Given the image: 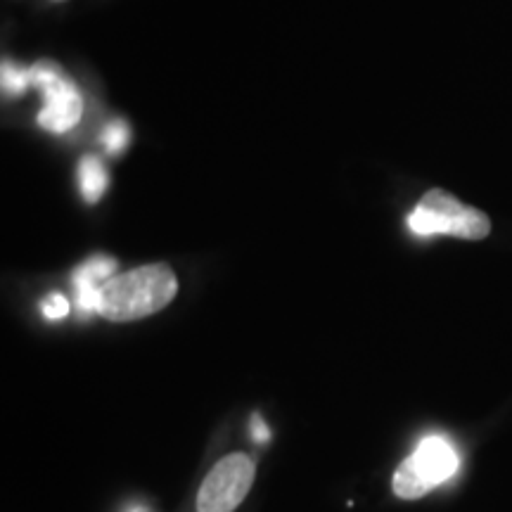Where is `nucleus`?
<instances>
[{
    "instance_id": "0eeeda50",
    "label": "nucleus",
    "mask_w": 512,
    "mask_h": 512,
    "mask_svg": "<svg viewBox=\"0 0 512 512\" xmlns=\"http://www.w3.org/2000/svg\"><path fill=\"white\" fill-rule=\"evenodd\" d=\"M79 178H81V195H83V200L91 202V204H95L102 195H105L107 183H110L105 166H102V162H100L98 157H86V159H83L81 169H79Z\"/></svg>"
},
{
    "instance_id": "39448f33",
    "label": "nucleus",
    "mask_w": 512,
    "mask_h": 512,
    "mask_svg": "<svg viewBox=\"0 0 512 512\" xmlns=\"http://www.w3.org/2000/svg\"><path fill=\"white\" fill-rule=\"evenodd\" d=\"M31 86L46 98V107L38 114V126L53 133H64L79 124L83 102L74 83L53 62H36L31 67Z\"/></svg>"
},
{
    "instance_id": "9d476101",
    "label": "nucleus",
    "mask_w": 512,
    "mask_h": 512,
    "mask_svg": "<svg viewBox=\"0 0 512 512\" xmlns=\"http://www.w3.org/2000/svg\"><path fill=\"white\" fill-rule=\"evenodd\" d=\"M43 313L50 320H60L69 313V302L62 297V294H50V297L43 302Z\"/></svg>"
},
{
    "instance_id": "423d86ee",
    "label": "nucleus",
    "mask_w": 512,
    "mask_h": 512,
    "mask_svg": "<svg viewBox=\"0 0 512 512\" xmlns=\"http://www.w3.org/2000/svg\"><path fill=\"white\" fill-rule=\"evenodd\" d=\"M114 271H117V261L107 259V256H95V259L76 268L72 280L76 287V304H79L81 313H86V316L98 313L100 285L110 280Z\"/></svg>"
},
{
    "instance_id": "6e6552de",
    "label": "nucleus",
    "mask_w": 512,
    "mask_h": 512,
    "mask_svg": "<svg viewBox=\"0 0 512 512\" xmlns=\"http://www.w3.org/2000/svg\"><path fill=\"white\" fill-rule=\"evenodd\" d=\"M0 79H3V91L5 93L19 95V93H24L29 88L31 69H22V67H17V64H12V62H3V74H0Z\"/></svg>"
},
{
    "instance_id": "1a4fd4ad",
    "label": "nucleus",
    "mask_w": 512,
    "mask_h": 512,
    "mask_svg": "<svg viewBox=\"0 0 512 512\" xmlns=\"http://www.w3.org/2000/svg\"><path fill=\"white\" fill-rule=\"evenodd\" d=\"M102 143H105V147L112 155L124 150L128 143V126L124 121H112V124L105 128V133H102Z\"/></svg>"
},
{
    "instance_id": "f257e3e1",
    "label": "nucleus",
    "mask_w": 512,
    "mask_h": 512,
    "mask_svg": "<svg viewBox=\"0 0 512 512\" xmlns=\"http://www.w3.org/2000/svg\"><path fill=\"white\" fill-rule=\"evenodd\" d=\"M178 280L166 264H147L105 280L98 292V313L112 323L152 316L174 302Z\"/></svg>"
},
{
    "instance_id": "7ed1b4c3",
    "label": "nucleus",
    "mask_w": 512,
    "mask_h": 512,
    "mask_svg": "<svg viewBox=\"0 0 512 512\" xmlns=\"http://www.w3.org/2000/svg\"><path fill=\"white\" fill-rule=\"evenodd\" d=\"M460 456L446 437L430 434L394 472V494L403 501H418L451 477H456Z\"/></svg>"
},
{
    "instance_id": "f8f14e48",
    "label": "nucleus",
    "mask_w": 512,
    "mask_h": 512,
    "mask_svg": "<svg viewBox=\"0 0 512 512\" xmlns=\"http://www.w3.org/2000/svg\"><path fill=\"white\" fill-rule=\"evenodd\" d=\"M131 512H147V510H140V508H138V510H131Z\"/></svg>"
},
{
    "instance_id": "20e7f679",
    "label": "nucleus",
    "mask_w": 512,
    "mask_h": 512,
    "mask_svg": "<svg viewBox=\"0 0 512 512\" xmlns=\"http://www.w3.org/2000/svg\"><path fill=\"white\" fill-rule=\"evenodd\" d=\"M256 463L247 453H230L211 467L197 494V512H235L252 491Z\"/></svg>"
},
{
    "instance_id": "9b49d317",
    "label": "nucleus",
    "mask_w": 512,
    "mask_h": 512,
    "mask_svg": "<svg viewBox=\"0 0 512 512\" xmlns=\"http://www.w3.org/2000/svg\"><path fill=\"white\" fill-rule=\"evenodd\" d=\"M252 439L259 441V444H264V441H268V437H271V432H268V427L264 425V420L259 418V415H254L252 418Z\"/></svg>"
},
{
    "instance_id": "f03ea898",
    "label": "nucleus",
    "mask_w": 512,
    "mask_h": 512,
    "mask_svg": "<svg viewBox=\"0 0 512 512\" xmlns=\"http://www.w3.org/2000/svg\"><path fill=\"white\" fill-rule=\"evenodd\" d=\"M408 230L418 238L451 235V238L463 240H484L491 233V221L479 209L434 188L422 197L413 214L408 216Z\"/></svg>"
}]
</instances>
